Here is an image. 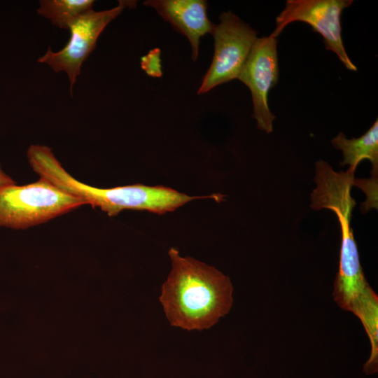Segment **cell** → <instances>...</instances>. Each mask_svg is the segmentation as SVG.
I'll return each instance as SVG.
<instances>
[{
    "instance_id": "6da1fadb",
    "label": "cell",
    "mask_w": 378,
    "mask_h": 378,
    "mask_svg": "<svg viewBox=\"0 0 378 378\" xmlns=\"http://www.w3.org/2000/svg\"><path fill=\"white\" fill-rule=\"evenodd\" d=\"M172 269L161 288L160 301L172 326L202 330L228 314L233 287L230 278L212 266L182 257L170 248Z\"/></svg>"
},
{
    "instance_id": "7a4b0ae2",
    "label": "cell",
    "mask_w": 378,
    "mask_h": 378,
    "mask_svg": "<svg viewBox=\"0 0 378 378\" xmlns=\"http://www.w3.org/2000/svg\"><path fill=\"white\" fill-rule=\"evenodd\" d=\"M354 171L335 172L326 162L316 164V188L311 195V207L335 213L341 228L339 270L334 283L333 299L338 306L358 316L364 304L375 293L365 279L357 244L351 227L356 202L351 195Z\"/></svg>"
},
{
    "instance_id": "3957f363",
    "label": "cell",
    "mask_w": 378,
    "mask_h": 378,
    "mask_svg": "<svg viewBox=\"0 0 378 378\" xmlns=\"http://www.w3.org/2000/svg\"><path fill=\"white\" fill-rule=\"evenodd\" d=\"M27 155L31 167L40 178L87 204L99 207L109 216H115L125 209L164 214L195 200L218 199L216 194L189 196L163 186H149L141 183L111 188H95L70 175L46 146L31 145Z\"/></svg>"
},
{
    "instance_id": "277c9868",
    "label": "cell",
    "mask_w": 378,
    "mask_h": 378,
    "mask_svg": "<svg viewBox=\"0 0 378 378\" xmlns=\"http://www.w3.org/2000/svg\"><path fill=\"white\" fill-rule=\"evenodd\" d=\"M87 204L47 180L0 186V227L25 229Z\"/></svg>"
},
{
    "instance_id": "5b68a950",
    "label": "cell",
    "mask_w": 378,
    "mask_h": 378,
    "mask_svg": "<svg viewBox=\"0 0 378 378\" xmlns=\"http://www.w3.org/2000/svg\"><path fill=\"white\" fill-rule=\"evenodd\" d=\"M215 26L214 54L208 71L203 77L198 94L237 79L248 55L257 39V32L231 11L219 16Z\"/></svg>"
},
{
    "instance_id": "8992f818",
    "label": "cell",
    "mask_w": 378,
    "mask_h": 378,
    "mask_svg": "<svg viewBox=\"0 0 378 378\" xmlns=\"http://www.w3.org/2000/svg\"><path fill=\"white\" fill-rule=\"evenodd\" d=\"M136 1L121 0L113 8L88 10L78 17L70 25V38L66 45L58 52L48 47L38 62L48 64L54 71L66 73L72 93L74 84L80 75L83 62L96 47L97 41L105 27L127 7L132 8Z\"/></svg>"
},
{
    "instance_id": "52a82bcc",
    "label": "cell",
    "mask_w": 378,
    "mask_h": 378,
    "mask_svg": "<svg viewBox=\"0 0 378 378\" xmlns=\"http://www.w3.org/2000/svg\"><path fill=\"white\" fill-rule=\"evenodd\" d=\"M352 3V0H287L284 9L276 17V27L271 35L277 38L293 22L307 23L322 36L326 50L333 52L347 69L356 71L342 37L341 15Z\"/></svg>"
},
{
    "instance_id": "ba28073f",
    "label": "cell",
    "mask_w": 378,
    "mask_h": 378,
    "mask_svg": "<svg viewBox=\"0 0 378 378\" xmlns=\"http://www.w3.org/2000/svg\"><path fill=\"white\" fill-rule=\"evenodd\" d=\"M277 38H257L237 79L250 90L253 102V118L257 127L271 133L275 115L268 104L269 92L279 79Z\"/></svg>"
},
{
    "instance_id": "9c48e42d",
    "label": "cell",
    "mask_w": 378,
    "mask_h": 378,
    "mask_svg": "<svg viewBox=\"0 0 378 378\" xmlns=\"http://www.w3.org/2000/svg\"><path fill=\"white\" fill-rule=\"evenodd\" d=\"M144 5L153 8L178 32L186 36L191 46L192 58L196 61L200 38L212 34L216 24L207 15L204 0H148Z\"/></svg>"
},
{
    "instance_id": "30bf717a",
    "label": "cell",
    "mask_w": 378,
    "mask_h": 378,
    "mask_svg": "<svg viewBox=\"0 0 378 378\" xmlns=\"http://www.w3.org/2000/svg\"><path fill=\"white\" fill-rule=\"evenodd\" d=\"M337 149L341 150L343 161L341 165L349 164L350 169L356 170L358 164L364 160L370 161L372 176H377L378 171V121H374L371 127L358 138L347 139L340 132L332 141Z\"/></svg>"
},
{
    "instance_id": "8fae6325",
    "label": "cell",
    "mask_w": 378,
    "mask_h": 378,
    "mask_svg": "<svg viewBox=\"0 0 378 378\" xmlns=\"http://www.w3.org/2000/svg\"><path fill=\"white\" fill-rule=\"evenodd\" d=\"M37 13L62 29H69L81 14L92 9L93 0H42Z\"/></svg>"
},
{
    "instance_id": "7c38bea8",
    "label": "cell",
    "mask_w": 378,
    "mask_h": 378,
    "mask_svg": "<svg viewBox=\"0 0 378 378\" xmlns=\"http://www.w3.org/2000/svg\"><path fill=\"white\" fill-rule=\"evenodd\" d=\"M142 69L150 76L161 77L162 75L160 59V50L154 48L141 57Z\"/></svg>"
},
{
    "instance_id": "4fadbf2b",
    "label": "cell",
    "mask_w": 378,
    "mask_h": 378,
    "mask_svg": "<svg viewBox=\"0 0 378 378\" xmlns=\"http://www.w3.org/2000/svg\"><path fill=\"white\" fill-rule=\"evenodd\" d=\"M13 183H15L13 180L6 173H4L0 165V186Z\"/></svg>"
}]
</instances>
